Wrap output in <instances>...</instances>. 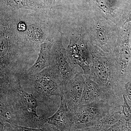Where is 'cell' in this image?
Wrapping results in <instances>:
<instances>
[{"instance_id":"obj_1","label":"cell","mask_w":131,"mask_h":131,"mask_svg":"<svg viewBox=\"0 0 131 131\" xmlns=\"http://www.w3.org/2000/svg\"><path fill=\"white\" fill-rule=\"evenodd\" d=\"M21 78L18 76L1 80V113L11 119L17 116L34 125H43L47 119L38 114L37 101L32 94L22 88Z\"/></svg>"},{"instance_id":"obj_2","label":"cell","mask_w":131,"mask_h":131,"mask_svg":"<svg viewBox=\"0 0 131 131\" xmlns=\"http://www.w3.org/2000/svg\"><path fill=\"white\" fill-rule=\"evenodd\" d=\"M15 12L1 11V78L19 75L15 70L18 60L27 46H34L29 44L24 32L19 30Z\"/></svg>"},{"instance_id":"obj_3","label":"cell","mask_w":131,"mask_h":131,"mask_svg":"<svg viewBox=\"0 0 131 131\" xmlns=\"http://www.w3.org/2000/svg\"><path fill=\"white\" fill-rule=\"evenodd\" d=\"M92 65L89 77L96 82L118 105L124 103L121 76L115 57L94 50L91 52Z\"/></svg>"},{"instance_id":"obj_4","label":"cell","mask_w":131,"mask_h":131,"mask_svg":"<svg viewBox=\"0 0 131 131\" xmlns=\"http://www.w3.org/2000/svg\"><path fill=\"white\" fill-rule=\"evenodd\" d=\"M122 106L106 101H100L81 105L72 111V128L73 130L95 126L106 115L114 111L121 110Z\"/></svg>"},{"instance_id":"obj_5","label":"cell","mask_w":131,"mask_h":131,"mask_svg":"<svg viewBox=\"0 0 131 131\" xmlns=\"http://www.w3.org/2000/svg\"><path fill=\"white\" fill-rule=\"evenodd\" d=\"M22 78L29 79L34 92L42 98L60 96L63 93V83L54 64L31 76Z\"/></svg>"},{"instance_id":"obj_6","label":"cell","mask_w":131,"mask_h":131,"mask_svg":"<svg viewBox=\"0 0 131 131\" xmlns=\"http://www.w3.org/2000/svg\"><path fill=\"white\" fill-rule=\"evenodd\" d=\"M62 33L60 30L59 31L53 42L52 50L54 65L60 75L64 88L67 83L78 72L75 70L76 65L71 62L66 50L63 47L62 41Z\"/></svg>"},{"instance_id":"obj_7","label":"cell","mask_w":131,"mask_h":131,"mask_svg":"<svg viewBox=\"0 0 131 131\" xmlns=\"http://www.w3.org/2000/svg\"><path fill=\"white\" fill-rule=\"evenodd\" d=\"M66 51L71 62L80 66L84 75L90 76L92 58H90L86 45L84 42L83 35L78 34L72 35Z\"/></svg>"},{"instance_id":"obj_8","label":"cell","mask_w":131,"mask_h":131,"mask_svg":"<svg viewBox=\"0 0 131 131\" xmlns=\"http://www.w3.org/2000/svg\"><path fill=\"white\" fill-rule=\"evenodd\" d=\"M85 81L84 73L78 72L64 88V97L71 111L80 104Z\"/></svg>"},{"instance_id":"obj_9","label":"cell","mask_w":131,"mask_h":131,"mask_svg":"<svg viewBox=\"0 0 131 131\" xmlns=\"http://www.w3.org/2000/svg\"><path fill=\"white\" fill-rule=\"evenodd\" d=\"M24 32L27 38L31 43L35 45L53 41L51 27L50 25L39 19L26 22Z\"/></svg>"},{"instance_id":"obj_10","label":"cell","mask_w":131,"mask_h":131,"mask_svg":"<svg viewBox=\"0 0 131 131\" xmlns=\"http://www.w3.org/2000/svg\"><path fill=\"white\" fill-rule=\"evenodd\" d=\"M130 29L126 27L121 35L119 45L118 55L115 57L119 69L121 80L128 74L131 61V48L130 44Z\"/></svg>"},{"instance_id":"obj_11","label":"cell","mask_w":131,"mask_h":131,"mask_svg":"<svg viewBox=\"0 0 131 131\" xmlns=\"http://www.w3.org/2000/svg\"><path fill=\"white\" fill-rule=\"evenodd\" d=\"M54 40L40 44V51L37 59L32 66L25 71L22 75V77L31 76L39 73L45 68L54 65L52 47Z\"/></svg>"},{"instance_id":"obj_12","label":"cell","mask_w":131,"mask_h":131,"mask_svg":"<svg viewBox=\"0 0 131 131\" xmlns=\"http://www.w3.org/2000/svg\"><path fill=\"white\" fill-rule=\"evenodd\" d=\"M84 76L85 83L80 104L85 105L100 101H108L115 104L98 83L89 76Z\"/></svg>"},{"instance_id":"obj_13","label":"cell","mask_w":131,"mask_h":131,"mask_svg":"<svg viewBox=\"0 0 131 131\" xmlns=\"http://www.w3.org/2000/svg\"><path fill=\"white\" fill-rule=\"evenodd\" d=\"M60 97V106L53 115L47 119L46 123L56 127L61 130L67 131L72 128L73 113L67 105L63 93Z\"/></svg>"},{"instance_id":"obj_14","label":"cell","mask_w":131,"mask_h":131,"mask_svg":"<svg viewBox=\"0 0 131 131\" xmlns=\"http://www.w3.org/2000/svg\"><path fill=\"white\" fill-rule=\"evenodd\" d=\"M20 9L38 13H43L46 10L43 0H1V11H14Z\"/></svg>"},{"instance_id":"obj_15","label":"cell","mask_w":131,"mask_h":131,"mask_svg":"<svg viewBox=\"0 0 131 131\" xmlns=\"http://www.w3.org/2000/svg\"><path fill=\"white\" fill-rule=\"evenodd\" d=\"M122 115V110L112 112L102 118L95 126L100 131H106L118 122Z\"/></svg>"},{"instance_id":"obj_16","label":"cell","mask_w":131,"mask_h":131,"mask_svg":"<svg viewBox=\"0 0 131 131\" xmlns=\"http://www.w3.org/2000/svg\"><path fill=\"white\" fill-rule=\"evenodd\" d=\"M95 34L96 40L101 46L106 47L109 38L106 30L99 22L95 25Z\"/></svg>"},{"instance_id":"obj_17","label":"cell","mask_w":131,"mask_h":131,"mask_svg":"<svg viewBox=\"0 0 131 131\" xmlns=\"http://www.w3.org/2000/svg\"><path fill=\"white\" fill-rule=\"evenodd\" d=\"M121 86L124 95L131 108V77L129 75L122 78Z\"/></svg>"},{"instance_id":"obj_18","label":"cell","mask_w":131,"mask_h":131,"mask_svg":"<svg viewBox=\"0 0 131 131\" xmlns=\"http://www.w3.org/2000/svg\"><path fill=\"white\" fill-rule=\"evenodd\" d=\"M98 7L103 11L105 14H112L113 13L112 9L109 6L107 2L105 0H94Z\"/></svg>"},{"instance_id":"obj_19","label":"cell","mask_w":131,"mask_h":131,"mask_svg":"<svg viewBox=\"0 0 131 131\" xmlns=\"http://www.w3.org/2000/svg\"><path fill=\"white\" fill-rule=\"evenodd\" d=\"M129 22H131V0L127 3L121 20L123 26Z\"/></svg>"},{"instance_id":"obj_20","label":"cell","mask_w":131,"mask_h":131,"mask_svg":"<svg viewBox=\"0 0 131 131\" xmlns=\"http://www.w3.org/2000/svg\"><path fill=\"white\" fill-rule=\"evenodd\" d=\"M106 131H129L125 125V121L123 114L118 122L115 124Z\"/></svg>"},{"instance_id":"obj_21","label":"cell","mask_w":131,"mask_h":131,"mask_svg":"<svg viewBox=\"0 0 131 131\" xmlns=\"http://www.w3.org/2000/svg\"><path fill=\"white\" fill-rule=\"evenodd\" d=\"M9 130L12 131H46L41 129L31 128L12 124L9 127Z\"/></svg>"},{"instance_id":"obj_22","label":"cell","mask_w":131,"mask_h":131,"mask_svg":"<svg viewBox=\"0 0 131 131\" xmlns=\"http://www.w3.org/2000/svg\"><path fill=\"white\" fill-rule=\"evenodd\" d=\"M43 1L46 10L50 12L54 11L56 0H43Z\"/></svg>"},{"instance_id":"obj_23","label":"cell","mask_w":131,"mask_h":131,"mask_svg":"<svg viewBox=\"0 0 131 131\" xmlns=\"http://www.w3.org/2000/svg\"><path fill=\"white\" fill-rule=\"evenodd\" d=\"M73 131H100L96 126L92 127L89 128H85V129H76L73 130Z\"/></svg>"},{"instance_id":"obj_24","label":"cell","mask_w":131,"mask_h":131,"mask_svg":"<svg viewBox=\"0 0 131 131\" xmlns=\"http://www.w3.org/2000/svg\"><path fill=\"white\" fill-rule=\"evenodd\" d=\"M127 75L131 77V61L130 65H129V70H128V74Z\"/></svg>"}]
</instances>
